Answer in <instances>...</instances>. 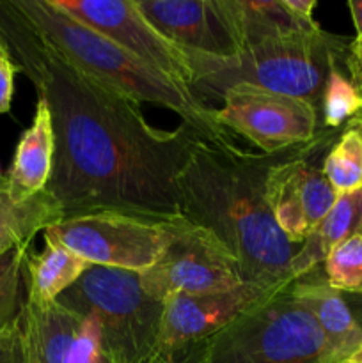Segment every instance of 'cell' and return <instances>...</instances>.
Wrapping results in <instances>:
<instances>
[{"instance_id": "d6986e66", "label": "cell", "mask_w": 362, "mask_h": 363, "mask_svg": "<svg viewBox=\"0 0 362 363\" xmlns=\"http://www.w3.org/2000/svg\"><path fill=\"white\" fill-rule=\"evenodd\" d=\"M64 218L62 208L48 190L28 201L16 202L0 176V255L18 247L31 245L39 233Z\"/></svg>"}, {"instance_id": "d4e9b609", "label": "cell", "mask_w": 362, "mask_h": 363, "mask_svg": "<svg viewBox=\"0 0 362 363\" xmlns=\"http://www.w3.org/2000/svg\"><path fill=\"white\" fill-rule=\"evenodd\" d=\"M0 363H25L20 315L7 325L0 326Z\"/></svg>"}, {"instance_id": "4dcf8cb0", "label": "cell", "mask_w": 362, "mask_h": 363, "mask_svg": "<svg viewBox=\"0 0 362 363\" xmlns=\"http://www.w3.org/2000/svg\"><path fill=\"white\" fill-rule=\"evenodd\" d=\"M6 52H9V48H7L6 39H4L2 34H0V55H2V53H6Z\"/></svg>"}, {"instance_id": "44dd1931", "label": "cell", "mask_w": 362, "mask_h": 363, "mask_svg": "<svg viewBox=\"0 0 362 363\" xmlns=\"http://www.w3.org/2000/svg\"><path fill=\"white\" fill-rule=\"evenodd\" d=\"M346 60L334 64L327 77L322 101H319L322 130L336 131L337 128L346 123L350 124L362 113V94L348 73Z\"/></svg>"}, {"instance_id": "30bf717a", "label": "cell", "mask_w": 362, "mask_h": 363, "mask_svg": "<svg viewBox=\"0 0 362 363\" xmlns=\"http://www.w3.org/2000/svg\"><path fill=\"white\" fill-rule=\"evenodd\" d=\"M334 131L319 130L311 144L300 145L270 169L265 199L277 227L293 243L302 245L336 202L337 194L323 174L318 156L330 147Z\"/></svg>"}, {"instance_id": "6da1fadb", "label": "cell", "mask_w": 362, "mask_h": 363, "mask_svg": "<svg viewBox=\"0 0 362 363\" xmlns=\"http://www.w3.org/2000/svg\"><path fill=\"white\" fill-rule=\"evenodd\" d=\"M0 34L52 113L55 152L46 190L64 218L103 211L162 222L180 216L177 179L201 137L185 124L172 131L151 126L137 101L73 66L7 0L0 2Z\"/></svg>"}, {"instance_id": "4fadbf2b", "label": "cell", "mask_w": 362, "mask_h": 363, "mask_svg": "<svg viewBox=\"0 0 362 363\" xmlns=\"http://www.w3.org/2000/svg\"><path fill=\"white\" fill-rule=\"evenodd\" d=\"M137 6L165 38L187 52L215 59L240 53L226 0H137Z\"/></svg>"}, {"instance_id": "5b68a950", "label": "cell", "mask_w": 362, "mask_h": 363, "mask_svg": "<svg viewBox=\"0 0 362 363\" xmlns=\"http://www.w3.org/2000/svg\"><path fill=\"white\" fill-rule=\"evenodd\" d=\"M57 303L94 323L106 363H156L163 301L146 293L138 273L91 266Z\"/></svg>"}, {"instance_id": "484cf974", "label": "cell", "mask_w": 362, "mask_h": 363, "mask_svg": "<svg viewBox=\"0 0 362 363\" xmlns=\"http://www.w3.org/2000/svg\"><path fill=\"white\" fill-rule=\"evenodd\" d=\"M18 71L20 69H18L11 53H2L0 55V113L9 112L14 92V74Z\"/></svg>"}, {"instance_id": "1f68e13d", "label": "cell", "mask_w": 362, "mask_h": 363, "mask_svg": "<svg viewBox=\"0 0 362 363\" xmlns=\"http://www.w3.org/2000/svg\"><path fill=\"white\" fill-rule=\"evenodd\" d=\"M348 126L355 128V130H358V133L362 135V121H353V123H350Z\"/></svg>"}, {"instance_id": "83f0119b", "label": "cell", "mask_w": 362, "mask_h": 363, "mask_svg": "<svg viewBox=\"0 0 362 363\" xmlns=\"http://www.w3.org/2000/svg\"><path fill=\"white\" fill-rule=\"evenodd\" d=\"M287 6V9L302 21H307V23H312L314 16H312V11L316 7V0H284Z\"/></svg>"}, {"instance_id": "8fae6325", "label": "cell", "mask_w": 362, "mask_h": 363, "mask_svg": "<svg viewBox=\"0 0 362 363\" xmlns=\"http://www.w3.org/2000/svg\"><path fill=\"white\" fill-rule=\"evenodd\" d=\"M280 291L241 284L224 293L169 298L163 301L156 363H195L199 350L213 335Z\"/></svg>"}, {"instance_id": "9c48e42d", "label": "cell", "mask_w": 362, "mask_h": 363, "mask_svg": "<svg viewBox=\"0 0 362 363\" xmlns=\"http://www.w3.org/2000/svg\"><path fill=\"white\" fill-rule=\"evenodd\" d=\"M220 101L213 110L216 123L268 155L311 144L322 130L318 108L295 96L238 84Z\"/></svg>"}, {"instance_id": "cb8c5ba5", "label": "cell", "mask_w": 362, "mask_h": 363, "mask_svg": "<svg viewBox=\"0 0 362 363\" xmlns=\"http://www.w3.org/2000/svg\"><path fill=\"white\" fill-rule=\"evenodd\" d=\"M31 245L18 247L0 255V326L7 325L20 315L21 289L25 287L23 268Z\"/></svg>"}, {"instance_id": "7a4b0ae2", "label": "cell", "mask_w": 362, "mask_h": 363, "mask_svg": "<svg viewBox=\"0 0 362 363\" xmlns=\"http://www.w3.org/2000/svg\"><path fill=\"white\" fill-rule=\"evenodd\" d=\"M297 147L268 155L197 138L180 174L181 215L229 250L245 284L280 291L293 282L290 264L300 245L277 227L265 183L270 169Z\"/></svg>"}, {"instance_id": "f546056e", "label": "cell", "mask_w": 362, "mask_h": 363, "mask_svg": "<svg viewBox=\"0 0 362 363\" xmlns=\"http://www.w3.org/2000/svg\"><path fill=\"white\" fill-rule=\"evenodd\" d=\"M337 363H362V344L353 351V353H350L348 357H344L343 360H339Z\"/></svg>"}, {"instance_id": "e0dca14e", "label": "cell", "mask_w": 362, "mask_h": 363, "mask_svg": "<svg viewBox=\"0 0 362 363\" xmlns=\"http://www.w3.org/2000/svg\"><path fill=\"white\" fill-rule=\"evenodd\" d=\"M353 236H362V188L337 195L330 211L311 230L297 255L291 259V280L318 269L337 245Z\"/></svg>"}, {"instance_id": "3957f363", "label": "cell", "mask_w": 362, "mask_h": 363, "mask_svg": "<svg viewBox=\"0 0 362 363\" xmlns=\"http://www.w3.org/2000/svg\"><path fill=\"white\" fill-rule=\"evenodd\" d=\"M11 9L39 38L66 57L73 66L141 103L162 106L181 117V123L213 144H233L209 106L188 89L160 74L109 38L60 9L53 0H7Z\"/></svg>"}, {"instance_id": "8992f818", "label": "cell", "mask_w": 362, "mask_h": 363, "mask_svg": "<svg viewBox=\"0 0 362 363\" xmlns=\"http://www.w3.org/2000/svg\"><path fill=\"white\" fill-rule=\"evenodd\" d=\"M337 362L329 340L287 287L243 312L195 357V363Z\"/></svg>"}, {"instance_id": "ffe728a7", "label": "cell", "mask_w": 362, "mask_h": 363, "mask_svg": "<svg viewBox=\"0 0 362 363\" xmlns=\"http://www.w3.org/2000/svg\"><path fill=\"white\" fill-rule=\"evenodd\" d=\"M236 28L240 52L263 39L279 38L319 25L302 21L287 9L284 0H226Z\"/></svg>"}, {"instance_id": "9a60e30c", "label": "cell", "mask_w": 362, "mask_h": 363, "mask_svg": "<svg viewBox=\"0 0 362 363\" xmlns=\"http://www.w3.org/2000/svg\"><path fill=\"white\" fill-rule=\"evenodd\" d=\"M53 152L55 137L52 113L45 99L38 98L34 119L20 137L9 172L4 174L7 190L14 201H28L46 190L52 176Z\"/></svg>"}, {"instance_id": "2e32d148", "label": "cell", "mask_w": 362, "mask_h": 363, "mask_svg": "<svg viewBox=\"0 0 362 363\" xmlns=\"http://www.w3.org/2000/svg\"><path fill=\"white\" fill-rule=\"evenodd\" d=\"M314 272L293 280L287 289L311 314L336 357L343 360L362 344V326L351 314L339 291L330 287L325 279L314 277Z\"/></svg>"}, {"instance_id": "4316f807", "label": "cell", "mask_w": 362, "mask_h": 363, "mask_svg": "<svg viewBox=\"0 0 362 363\" xmlns=\"http://www.w3.org/2000/svg\"><path fill=\"white\" fill-rule=\"evenodd\" d=\"M346 66L351 80H353V84L357 85V89L362 94V45H355V43L351 41ZM353 121H362V113L358 117H355ZM353 121H351V123H353Z\"/></svg>"}, {"instance_id": "d6a6232c", "label": "cell", "mask_w": 362, "mask_h": 363, "mask_svg": "<svg viewBox=\"0 0 362 363\" xmlns=\"http://www.w3.org/2000/svg\"><path fill=\"white\" fill-rule=\"evenodd\" d=\"M0 176H2V174H0Z\"/></svg>"}, {"instance_id": "5bb4252c", "label": "cell", "mask_w": 362, "mask_h": 363, "mask_svg": "<svg viewBox=\"0 0 362 363\" xmlns=\"http://www.w3.org/2000/svg\"><path fill=\"white\" fill-rule=\"evenodd\" d=\"M20 323L25 363H106L94 323L57 301L23 300Z\"/></svg>"}, {"instance_id": "ba28073f", "label": "cell", "mask_w": 362, "mask_h": 363, "mask_svg": "<svg viewBox=\"0 0 362 363\" xmlns=\"http://www.w3.org/2000/svg\"><path fill=\"white\" fill-rule=\"evenodd\" d=\"M43 236L64 245L89 264L133 273L155 266L169 241L162 220L110 211L67 216L45 229Z\"/></svg>"}, {"instance_id": "f1b7e54d", "label": "cell", "mask_w": 362, "mask_h": 363, "mask_svg": "<svg viewBox=\"0 0 362 363\" xmlns=\"http://www.w3.org/2000/svg\"><path fill=\"white\" fill-rule=\"evenodd\" d=\"M348 7H350L355 30H357L353 43L355 45H362V0H350V2H348Z\"/></svg>"}, {"instance_id": "7c38bea8", "label": "cell", "mask_w": 362, "mask_h": 363, "mask_svg": "<svg viewBox=\"0 0 362 363\" xmlns=\"http://www.w3.org/2000/svg\"><path fill=\"white\" fill-rule=\"evenodd\" d=\"M62 11L98 30L160 74L190 91V53L162 34L137 6V0H53Z\"/></svg>"}, {"instance_id": "603a6c76", "label": "cell", "mask_w": 362, "mask_h": 363, "mask_svg": "<svg viewBox=\"0 0 362 363\" xmlns=\"http://www.w3.org/2000/svg\"><path fill=\"white\" fill-rule=\"evenodd\" d=\"M325 280L339 293L362 294V236L337 245L325 262Z\"/></svg>"}, {"instance_id": "277c9868", "label": "cell", "mask_w": 362, "mask_h": 363, "mask_svg": "<svg viewBox=\"0 0 362 363\" xmlns=\"http://www.w3.org/2000/svg\"><path fill=\"white\" fill-rule=\"evenodd\" d=\"M351 41L316 25L307 30L263 39L233 59L188 52L195 71L190 92L202 105L215 108L227 89L251 84L305 99L319 112L327 77L334 64L346 60Z\"/></svg>"}, {"instance_id": "52a82bcc", "label": "cell", "mask_w": 362, "mask_h": 363, "mask_svg": "<svg viewBox=\"0 0 362 363\" xmlns=\"http://www.w3.org/2000/svg\"><path fill=\"white\" fill-rule=\"evenodd\" d=\"M169 241L155 266L141 275L151 298L167 301L176 294L224 293L243 282L240 268L226 247L183 215L165 220Z\"/></svg>"}, {"instance_id": "ac0fdd59", "label": "cell", "mask_w": 362, "mask_h": 363, "mask_svg": "<svg viewBox=\"0 0 362 363\" xmlns=\"http://www.w3.org/2000/svg\"><path fill=\"white\" fill-rule=\"evenodd\" d=\"M92 264L57 241L45 238L41 252L28 250L25 259V301L48 305L59 300Z\"/></svg>"}, {"instance_id": "7402d4cb", "label": "cell", "mask_w": 362, "mask_h": 363, "mask_svg": "<svg viewBox=\"0 0 362 363\" xmlns=\"http://www.w3.org/2000/svg\"><path fill=\"white\" fill-rule=\"evenodd\" d=\"M323 174L337 195L362 188V135L348 126L323 158Z\"/></svg>"}]
</instances>
